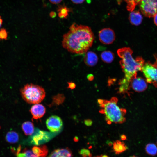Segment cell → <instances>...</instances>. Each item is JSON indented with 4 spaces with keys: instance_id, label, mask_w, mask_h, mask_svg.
<instances>
[{
    "instance_id": "obj_10",
    "label": "cell",
    "mask_w": 157,
    "mask_h": 157,
    "mask_svg": "<svg viewBox=\"0 0 157 157\" xmlns=\"http://www.w3.org/2000/svg\"><path fill=\"white\" fill-rule=\"evenodd\" d=\"M30 111L33 119H37L42 117L46 112V108L42 105L35 104L31 108Z\"/></svg>"
},
{
    "instance_id": "obj_13",
    "label": "cell",
    "mask_w": 157,
    "mask_h": 157,
    "mask_svg": "<svg viewBox=\"0 0 157 157\" xmlns=\"http://www.w3.org/2000/svg\"><path fill=\"white\" fill-rule=\"evenodd\" d=\"M73 155L68 148L58 149L53 151L49 156L51 157H72Z\"/></svg>"
},
{
    "instance_id": "obj_2",
    "label": "cell",
    "mask_w": 157,
    "mask_h": 157,
    "mask_svg": "<svg viewBox=\"0 0 157 157\" xmlns=\"http://www.w3.org/2000/svg\"><path fill=\"white\" fill-rule=\"evenodd\" d=\"M133 51L129 47H124L117 51L118 56L121 58L120 61L124 77L119 81L118 92L123 94L128 93L130 88V83L133 77L137 76V72L141 70L144 60L141 57L135 59L132 56Z\"/></svg>"
},
{
    "instance_id": "obj_27",
    "label": "cell",
    "mask_w": 157,
    "mask_h": 157,
    "mask_svg": "<svg viewBox=\"0 0 157 157\" xmlns=\"http://www.w3.org/2000/svg\"><path fill=\"white\" fill-rule=\"evenodd\" d=\"M84 123L86 126H90L92 124V121L91 120L88 119L84 120Z\"/></svg>"
},
{
    "instance_id": "obj_7",
    "label": "cell",
    "mask_w": 157,
    "mask_h": 157,
    "mask_svg": "<svg viewBox=\"0 0 157 157\" xmlns=\"http://www.w3.org/2000/svg\"><path fill=\"white\" fill-rule=\"evenodd\" d=\"M99 38L100 41L103 44H109L114 41L115 36L113 30L109 28H106L99 31Z\"/></svg>"
},
{
    "instance_id": "obj_1",
    "label": "cell",
    "mask_w": 157,
    "mask_h": 157,
    "mask_svg": "<svg viewBox=\"0 0 157 157\" xmlns=\"http://www.w3.org/2000/svg\"><path fill=\"white\" fill-rule=\"evenodd\" d=\"M63 36V47L73 53L82 54L86 52L92 47L94 36L91 28L75 23Z\"/></svg>"
},
{
    "instance_id": "obj_5",
    "label": "cell",
    "mask_w": 157,
    "mask_h": 157,
    "mask_svg": "<svg viewBox=\"0 0 157 157\" xmlns=\"http://www.w3.org/2000/svg\"><path fill=\"white\" fill-rule=\"evenodd\" d=\"M146 78L147 83H152L157 87V62L153 64L150 62L144 63L141 70Z\"/></svg>"
},
{
    "instance_id": "obj_33",
    "label": "cell",
    "mask_w": 157,
    "mask_h": 157,
    "mask_svg": "<svg viewBox=\"0 0 157 157\" xmlns=\"http://www.w3.org/2000/svg\"><path fill=\"white\" fill-rule=\"evenodd\" d=\"M3 22V20L1 17L0 16V28Z\"/></svg>"
},
{
    "instance_id": "obj_28",
    "label": "cell",
    "mask_w": 157,
    "mask_h": 157,
    "mask_svg": "<svg viewBox=\"0 0 157 157\" xmlns=\"http://www.w3.org/2000/svg\"><path fill=\"white\" fill-rule=\"evenodd\" d=\"M85 0H71V1L75 4H80L83 3Z\"/></svg>"
},
{
    "instance_id": "obj_18",
    "label": "cell",
    "mask_w": 157,
    "mask_h": 157,
    "mask_svg": "<svg viewBox=\"0 0 157 157\" xmlns=\"http://www.w3.org/2000/svg\"><path fill=\"white\" fill-rule=\"evenodd\" d=\"M101 57L102 61L106 63H111L114 58V53L109 51H105L102 53Z\"/></svg>"
},
{
    "instance_id": "obj_8",
    "label": "cell",
    "mask_w": 157,
    "mask_h": 157,
    "mask_svg": "<svg viewBox=\"0 0 157 157\" xmlns=\"http://www.w3.org/2000/svg\"><path fill=\"white\" fill-rule=\"evenodd\" d=\"M46 124L47 129L53 132L60 131L63 125L61 119L56 115H52L49 117L47 119Z\"/></svg>"
},
{
    "instance_id": "obj_22",
    "label": "cell",
    "mask_w": 157,
    "mask_h": 157,
    "mask_svg": "<svg viewBox=\"0 0 157 157\" xmlns=\"http://www.w3.org/2000/svg\"><path fill=\"white\" fill-rule=\"evenodd\" d=\"M127 3V10L130 11H133L136 5L138 4L141 0H124Z\"/></svg>"
},
{
    "instance_id": "obj_37",
    "label": "cell",
    "mask_w": 157,
    "mask_h": 157,
    "mask_svg": "<svg viewBox=\"0 0 157 157\" xmlns=\"http://www.w3.org/2000/svg\"></svg>"
},
{
    "instance_id": "obj_6",
    "label": "cell",
    "mask_w": 157,
    "mask_h": 157,
    "mask_svg": "<svg viewBox=\"0 0 157 157\" xmlns=\"http://www.w3.org/2000/svg\"><path fill=\"white\" fill-rule=\"evenodd\" d=\"M142 13L151 18L157 13V0H141L138 3Z\"/></svg>"
},
{
    "instance_id": "obj_19",
    "label": "cell",
    "mask_w": 157,
    "mask_h": 157,
    "mask_svg": "<svg viewBox=\"0 0 157 157\" xmlns=\"http://www.w3.org/2000/svg\"><path fill=\"white\" fill-rule=\"evenodd\" d=\"M6 140L8 142L10 143H15L18 141L19 137L18 134L13 131H9L6 134Z\"/></svg>"
},
{
    "instance_id": "obj_3",
    "label": "cell",
    "mask_w": 157,
    "mask_h": 157,
    "mask_svg": "<svg viewBox=\"0 0 157 157\" xmlns=\"http://www.w3.org/2000/svg\"><path fill=\"white\" fill-rule=\"evenodd\" d=\"M117 99L115 97H112L110 100L98 99V102L101 108L99 112L104 114L106 120L108 124L112 122L116 124H122L126 120L125 117L126 110L119 107L117 105Z\"/></svg>"
},
{
    "instance_id": "obj_34",
    "label": "cell",
    "mask_w": 157,
    "mask_h": 157,
    "mask_svg": "<svg viewBox=\"0 0 157 157\" xmlns=\"http://www.w3.org/2000/svg\"><path fill=\"white\" fill-rule=\"evenodd\" d=\"M113 144V143L110 141L109 142H108V144L110 146L112 145Z\"/></svg>"
},
{
    "instance_id": "obj_36",
    "label": "cell",
    "mask_w": 157,
    "mask_h": 157,
    "mask_svg": "<svg viewBox=\"0 0 157 157\" xmlns=\"http://www.w3.org/2000/svg\"><path fill=\"white\" fill-rule=\"evenodd\" d=\"M100 157H108V156L106 155H103L99 156Z\"/></svg>"
},
{
    "instance_id": "obj_9",
    "label": "cell",
    "mask_w": 157,
    "mask_h": 157,
    "mask_svg": "<svg viewBox=\"0 0 157 157\" xmlns=\"http://www.w3.org/2000/svg\"><path fill=\"white\" fill-rule=\"evenodd\" d=\"M130 86L135 91L142 92L145 91L147 88L146 80L141 77H133L131 79Z\"/></svg>"
},
{
    "instance_id": "obj_21",
    "label": "cell",
    "mask_w": 157,
    "mask_h": 157,
    "mask_svg": "<svg viewBox=\"0 0 157 157\" xmlns=\"http://www.w3.org/2000/svg\"><path fill=\"white\" fill-rule=\"evenodd\" d=\"M145 151L149 155L155 156L157 154V147L156 145L154 143L147 144L145 147Z\"/></svg>"
},
{
    "instance_id": "obj_20",
    "label": "cell",
    "mask_w": 157,
    "mask_h": 157,
    "mask_svg": "<svg viewBox=\"0 0 157 157\" xmlns=\"http://www.w3.org/2000/svg\"><path fill=\"white\" fill-rule=\"evenodd\" d=\"M65 99V97L63 94H58L52 97V103L49 106L54 105H59L62 104Z\"/></svg>"
},
{
    "instance_id": "obj_24",
    "label": "cell",
    "mask_w": 157,
    "mask_h": 157,
    "mask_svg": "<svg viewBox=\"0 0 157 157\" xmlns=\"http://www.w3.org/2000/svg\"><path fill=\"white\" fill-rule=\"evenodd\" d=\"M79 153L83 157H91L92 156L90 151L84 148L81 150Z\"/></svg>"
},
{
    "instance_id": "obj_4",
    "label": "cell",
    "mask_w": 157,
    "mask_h": 157,
    "mask_svg": "<svg viewBox=\"0 0 157 157\" xmlns=\"http://www.w3.org/2000/svg\"><path fill=\"white\" fill-rule=\"evenodd\" d=\"M20 92L23 99L31 104L40 103L46 95L45 90L42 87L32 83L25 85L20 89Z\"/></svg>"
},
{
    "instance_id": "obj_14",
    "label": "cell",
    "mask_w": 157,
    "mask_h": 157,
    "mask_svg": "<svg viewBox=\"0 0 157 157\" xmlns=\"http://www.w3.org/2000/svg\"><path fill=\"white\" fill-rule=\"evenodd\" d=\"M31 151L35 157H45L48 153V148L45 145L39 147L34 146L32 148Z\"/></svg>"
},
{
    "instance_id": "obj_32",
    "label": "cell",
    "mask_w": 157,
    "mask_h": 157,
    "mask_svg": "<svg viewBox=\"0 0 157 157\" xmlns=\"http://www.w3.org/2000/svg\"><path fill=\"white\" fill-rule=\"evenodd\" d=\"M121 138L122 140H124L126 139V137L124 135H122L121 136Z\"/></svg>"
},
{
    "instance_id": "obj_30",
    "label": "cell",
    "mask_w": 157,
    "mask_h": 157,
    "mask_svg": "<svg viewBox=\"0 0 157 157\" xmlns=\"http://www.w3.org/2000/svg\"><path fill=\"white\" fill-rule=\"evenodd\" d=\"M87 78L89 81H92L94 78V76L92 74H90L87 75Z\"/></svg>"
},
{
    "instance_id": "obj_25",
    "label": "cell",
    "mask_w": 157,
    "mask_h": 157,
    "mask_svg": "<svg viewBox=\"0 0 157 157\" xmlns=\"http://www.w3.org/2000/svg\"><path fill=\"white\" fill-rule=\"evenodd\" d=\"M8 37V33L4 28L0 30V40H6Z\"/></svg>"
},
{
    "instance_id": "obj_11",
    "label": "cell",
    "mask_w": 157,
    "mask_h": 157,
    "mask_svg": "<svg viewBox=\"0 0 157 157\" xmlns=\"http://www.w3.org/2000/svg\"><path fill=\"white\" fill-rule=\"evenodd\" d=\"M84 61L87 66L92 67L95 65L98 61V58L96 54L94 52L90 51L85 54Z\"/></svg>"
},
{
    "instance_id": "obj_35",
    "label": "cell",
    "mask_w": 157,
    "mask_h": 157,
    "mask_svg": "<svg viewBox=\"0 0 157 157\" xmlns=\"http://www.w3.org/2000/svg\"><path fill=\"white\" fill-rule=\"evenodd\" d=\"M74 141L77 142L78 141V137H75V138H74Z\"/></svg>"
},
{
    "instance_id": "obj_16",
    "label": "cell",
    "mask_w": 157,
    "mask_h": 157,
    "mask_svg": "<svg viewBox=\"0 0 157 157\" xmlns=\"http://www.w3.org/2000/svg\"><path fill=\"white\" fill-rule=\"evenodd\" d=\"M113 149L116 154H119L125 151L128 147L124 142L117 140L113 143Z\"/></svg>"
},
{
    "instance_id": "obj_31",
    "label": "cell",
    "mask_w": 157,
    "mask_h": 157,
    "mask_svg": "<svg viewBox=\"0 0 157 157\" xmlns=\"http://www.w3.org/2000/svg\"><path fill=\"white\" fill-rule=\"evenodd\" d=\"M157 13L154 16V22L155 24L157 25Z\"/></svg>"
},
{
    "instance_id": "obj_26",
    "label": "cell",
    "mask_w": 157,
    "mask_h": 157,
    "mask_svg": "<svg viewBox=\"0 0 157 157\" xmlns=\"http://www.w3.org/2000/svg\"><path fill=\"white\" fill-rule=\"evenodd\" d=\"M68 86V88L71 89H74L76 86L75 84L72 82H69L67 83Z\"/></svg>"
},
{
    "instance_id": "obj_29",
    "label": "cell",
    "mask_w": 157,
    "mask_h": 157,
    "mask_svg": "<svg viewBox=\"0 0 157 157\" xmlns=\"http://www.w3.org/2000/svg\"><path fill=\"white\" fill-rule=\"evenodd\" d=\"M62 0H49L50 3L53 4H57L60 3Z\"/></svg>"
},
{
    "instance_id": "obj_23",
    "label": "cell",
    "mask_w": 157,
    "mask_h": 157,
    "mask_svg": "<svg viewBox=\"0 0 157 157\" xmlns=\"http://www.w3.org/2000/svg\"><path fill=\"white\" fill-rule=\"evenodd\" d=\"M58 11V16L60 18L66 17L68 15L69 10L66 7L59 8Z\"/></svg>"
},
{
    "instance_id": "obj_12",
    "label": "cell",
    "mask_w": 157,
    "mask_h": 157,
    "mask_svg": "<svg viewBox=\"0 0 157 157\" xmlns=\"http://www.w3.org/2000/svg\"><path fill=\"white\" fill-rule=\"evenodd\" d=\"M129 16V20L131 24L138 26L141 23L143 17L139 11L133 10L131 11Z\"/></svg>"
},
{
    "instance_id": "obj_15",
    "label": "cell",
    "mask_w": 157,
    "mask_h": 157,
    "mask_svg": "<svg viewBox=\"0 0 157 157\" xmlns=\"http://www.w3.org/2000/svg\"><path fill=\"white\" fill-rule=\"evenodd\" d=\"M45 132L42 131H39L33 134L31 137V143L34 144L38 145L44 140L45 137Z\"/></svg>"
},
{
    "instance_id": "obj_17",
    "label": "cell",
    "mask_w": 157,
    "mask_h": 157,
    "mask_svg": "<svg viewBox=\"0 0 157 157\" xmlns=\"http://www.w3.org/2000/svg\"><path fill=\"white\" fill-rule=\"evenodd\" d=\"M22 127L25 134L26 135H31L34 132L33 124L30 121H26L23 123Z\"/></svg>"
}]
</instances>
